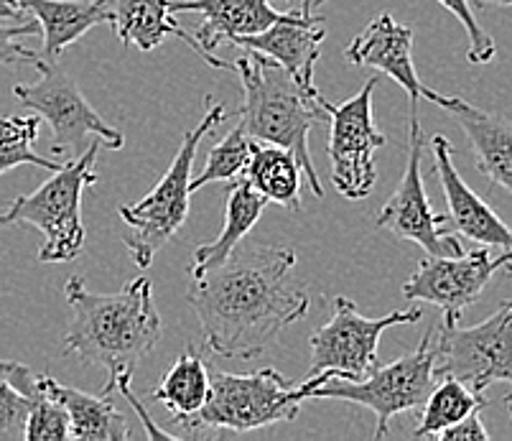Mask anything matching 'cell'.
<instances>
[{"label": "cell", "instance_id": "cell-1", "mask_svg": "<svg viewBox=\"0 0 512 441\" xmlns=\"http://www.w3.org/2000/svg\"><path fill=\"white\" fill-rule=\"evenodd\" d=\"M293 248L240 243L225 263L192 278L186 299L197 311L204 350L253 360L278 334L309 314L311 299L293 281Z\"/></svg>", "mask_w": 512, "mask_h": 441}, {"label": "cell", "instance_id": "cell-2", "mask_svg": "<svg viewBox=\"0 0 512 441\" xmlns=\"http://www.w3.org/2000/svg\"><path fill=\"white\" fill-rule=\"evenodd\" d=\"M72 322L64 337V355L82 365H97L107 373L105 396L115 391L123 375H133L138 362L161 340V314L153 301L151 278L128 281L113 294H97L72 276L64 286Z\"/></svg>", "mask_w": 512, "mask_h": 441}, {"label": "cell", "instance_id": "cell-3", "mask_svg": "<svg viewBox=\"0 0 512 441\" xmlns=\"http://www.w3.org/2000/svg\"><path fill=\"white\" fill-rule=\"evenodd\" d=\"M232 72H237L242 85V108L237 123L253 141L296 153L314 197H324L319 171L309 151L311 128L329 123L327 110L319 102L321 92L309 95L301 90L281 64L258 51H245L242 57H237Z\"/></svg>", "mask_w": 512, "mask_h": 441}, {"label": "cell", "instance_id": "cell-4", "mask_svg": "<svg viewBox=\"0 0 512 441\" xmlns=\"http://www.w3.org/2000/svg\"><path fill=\"white\" fill-rule=\"evenodd\" d=\"M332 375H306L304 383H293L276 368L235 375L225 370L212 373V391L202 411L181 421L192 434H245L273 424H286L299 416L301 401H309L316 385Z\"/></svg>", "mask_w": 512, "mask_h": 441}, {"label": "cell", "instance_id": "cell-5", "mask_svg": "<svg viewBox=\"0 0 512 441\" xmlns=\"http://www.w3.org/2000/svg\"><path fill=\"white\" fill-rule=\"evenodd\" d=\"M100 146V141H92L77 159H69L62 169L51 171L34 194H21L6 212H0V225H31L41 230V263H69L85 250L82 197L97 184Z\"/></svg>", "mask_w": 512, "mask_h": 441}, {"label": "cell", "instance_id": "cell-6", "mask_svg": "<svg viewBox=\"0 0 512 441\" xmlns=\"http://www.w3.org/2000/svg\"><path fill=\"white\" fill-rule=\"evenodd\" d=\"M204 108H207V113H204L202 123L181 138L174 161H171V166L156 187L141 202L123 204L118 210L130 230L123 238L125 248H128L133 263L143 271L151 266L158 250L164 248L171 238H176V232L189 220L197 148L202 138L209 136L227 118L222 102H214L212 97L204 100Z\"/></svg>", "mask_w": 512, "mask_h": 441}, {"label": "cell", "instance_id": "cell-7", "mask_svg": "<svg viewBox=\"0 0 512 441\" xmlns=\"http://www.w3.org/2000/svg\"><path fill=\"white\" fill-rule=\"evenodd\" d=\"M436 380L439 378H436L434 329H431L416 350L398 357L390 365H383V368L377 365L365 378H342V375L332 373L311 391L309 401L337 398V401L370 408L377 419L375 439H385L393 416L421 408L428 393L434 391Z\"/></svg>", "mask_w": 512, "mask_h": 441}, {"label": "cell", "instance_id": "cell-8", "mask_svg": "<svg viewBox=\"0 0 512 441\" xmlns=\"http://www.w3.org/2000/svg\"><path fill=\"white\" fill-rule=\"evenodd\" d=\"M41 72L39 82L16 85L13 95L23 108L34 110L51 128V151L62 159H77L87 148V138H97L110 151H120L125 138L118 128L107 125L102 115L92 108L77 82L51 59L36 64Z\"/></svg>", "mask_w": 512, "mask_h": 441}, {"label": "cell", "instance_id": "cell-9", "mask_svg": "<svg viewBox=\"0 0 512 441\" xmlns=\"http://www.w3.org/2000/svg\"><path fill=\"white\" fill-rule=\"evenodd\" d=\"M436 378L462 380L474 393H484L492 383L512 385V304L474 327L441 322L434 329Z\"/></svg>", "mask_w": 512, "mask_h": 441}, {"label": "cell", "instance_id": "cell-10", "mask_svg": "<svg viewBox=\"0 0 512 441\" xmlns=\"http://www.w3.org/2000/svg\"><path fill=\"white\" fill-rule=\"evenodd\" d=\"M377 77H370L355 97L342 105L319 97L321 108L329 115L327 156L332 164V184L342 197L365 199L375 189L377 169L375 153L385 146V136L377 131L372 115V95Z\"/></svg>", "mask_w": 512, "mask_h": 441}, {"label": "cell", "instance_id": "cell-11", "mask_svg": "<svg viewBox=\"0 0 512 441\" xmlns=\"http://www.w3.org/2000/svg\"><path fill=\"white\" fill-rule=\"evenodd\" d=\"M421 319V309H398L380 319H367L347 296H337L332 319L311 334L309 375L332 370L342 378H365L377 368V345L385 329Z\"/></svg>", "mask_w": 512, "mask_h": 441}, {"label": "cell", "instance_id": "cell-12", "mask_svg": "<svg viewBox=\"0 0 512 441\" xmlns=\"http://www.w3.org/2000/svg\"><path fill=\"white\" fill-rule=\"evenodd\" d=\"M423 146H426L423 125L418 120L416 105H411L406 169H403V176H400L393 197L385 202L383 210L377 212L375 225L390 230L395 238L411 240L418 248L426 250L428 255H462V243L456 240L449 215H439L431 207V202H428L421 174Z\"/></svg>", "mask_w": 512, "mask_h": 441}, {"label": "cell", "instance_id": "cell-13", "mask_svg": "<svg viewBox=\"0 0 512 441\" xmlns=\"http://www.w3.org/2000/svg\"><path fill=\"white\" fill-rule=\"evenodd\" d=\"M512 261V248L492 255L487 245L462 255H428L403 283V296L444 311L446 322H459L467 306L482 296L497 271Z\"/></svg>", "mask_w": 512, "mask_h": 441}, {"label": "cell", "instance_id": "cell-14", "mask_svg": "<svg viewBox=\"0 0 512 441\" xmlns=\"http://www.w3.org/2000/svg\"><path fill=\"white\" fill-rule=\"evenodd\" d=\"M344 57L355 67H370L398 82L411 97V105H418V100H428L451 113L464 102L462 97L441 95L423 85L413 64V29L395 21L390 13H380L375 21L367 23L365 31L357 34L355 41L347 46Z\"/></svg>", "mask_w": 512, "mask_h": 441}, {"label": "cell", "instance_id": "cell-15", "mask_svg": "<svg viewBox=\"0 0 512 441\" xmlns=\"http://www.w3.org/2000/svg\"><path fill=\"white\" fill-rule=\"evenodd\" d=\"M171 11L202 13V26L194 39L199 46V57L214 69H232L230 62L214 57V51L222 44L260 34L288 16V11H276L271 0H171Z\"/></svg>", "mask_w": 512, "mask_h": 441}, {"label": "cell", "instance_id": "cell-16", "mask_svg": "<svg viewBox=\"0 0 512 441\" xmlns=\"http://www.w3.org/2000/svg\"><path fill=\"white\" fill-rule=\"evenodd\" d=\"M431 151H434V171L444 189L446 207H449V222L456 235L487 245V248L510 250L512 230L456 171L454 146L449 143V138L441 133L431 138Z\"/></svg>", "mask_w": 512, "mask_h": 441}, {"label": "cell", "instance_id": "cell-17", "mask_svg": "<svg viewBox=\"0 0 512 441\" xmlns=\"http://www.w3.org/2000/svg\"><path fill=\"white\" fill-rule=\"evenodd\" d=\"M327 39L324 18L301 16V11H288L286 18L273 23L271 29L260 31L253 36H242L232 44L242 51H258L268 59L281 64L291 74L296 85L309 95H319L314 87V69L321 57V44Z\"/></svg>", "mask_w": 512, "mask_h": 441}, {"label": "cell", "instance_id": "cell-18", "mask_svg": "<svg viewBox=\"0 0 512 441\" xmlns=\"http://www.w3.org/2000/svg\"><path fill=\"white\" fill-rule=\"evenodd\" d=\"M16 6L39 23L41 54L51 62L90 29L110 23V0H16Z\"/></svg>", "mask_w": 512, "mask_h": 441}, {"label": "cell", "instance_id": "cell-19", "mask_svg": "<svg viewBox=\"0 0 512 441\" xmlns=\"http://www.w3.org/2000/svg\"><path fill=\"white\" fill-rule=\"evenodd\" d=\"M472 143L477 169L490 179L492 187H502L512 194V123L500 115L484 113L467 100L451 110Z\"/></svg>", "mask_w": 512, "mask_h": 441}, {"label": "cell", "instance_id": "cell-20", "mask_svg": "<svg viewBox=\"0 0 512 441\" xmlns=\"http://www.w3.org/2000/svg\"><path fill=\"white\" fill-rule=\"evenodd\" d=\"M171 13V0H110V26L125 46L153 51L176 36L199 54L197 39L186 34Z\"/></svg>", "mask_w": 512, "mask_h": 441}, {"label": "cell", "instance_id": "cell-21", "mask_svg": "<svg viewBox=\"0 0 512 441\" xmlns=\"http://www.w3.org/2000/svg\"><path fill=\"white\" fill-rule=\"evenodd\" d=\"M265 197H260L245 179L232 181L227 189V204H225V227L212 243L202 245L194 250L192 263H189V276L197 278L207 273L209 268H217L230 258L232 250L245 240L250 230L258 225L260 215L265 210Z\"/></svg>", "mask_w": 512, "mask_h": 441}, {"label": "cell", "instance_id": "cell-22", "mask_svg": "<svg viewBox=\"0 0 512 441\" xmlns=\"http://www.w3.org/2000/svg\"><path fill=\"white\" fill-rule=\"evenodd\" d=\"M46 391L57 398L69 413V429L72 439L77 441H125L130 439V429L125 416L107 401V396H92V393L67 388L57 378L44 375Z\"/></svg>", "mask_w": 512, "mask_h": 441}, {"label": "cell", "instance_id": "cell-23", "mask_svg": "<svg viewBox=\"0 0 512 441\" xmlns=\"http://www.w3.org/2000/svg\"><path fill=\"white\" fill-rule=\"evenodd\" d=\"M301 169L296 153L288 148L255 141L253 156L242 179L265 197V202H276L291 212H301Z\"/></svg>", "mask_w": 512, "mask_h": 441}, {"label": "cell", "instance_id": "cell-24", "mask_svg": "<svg viewBox=\"0 0 512 441\" xmlns=\"http://www.w3.org/2000/svg\"><path fill=\"white\" fill-rule=\"evenodd\" d=\"M209 391H212V373L207 370L199 352L192 347L179 357L164 375L161 385L153 388L151 398L164 403L176 421H186L207 403Z\"/></svg>", "mask_w": 512, "mask_h": 441}, {"label": "cell", "instance_id": "cell-25", "mask_svg": "<svg viewBox=\"0 0 512 441\" xmlns=\"http://www.w3.org/2000/svg\"><path fill=\"white\" fill-rule=\"evenodd\" d=\"M484 406H487L484 393H474L467 383L451 378V375H444V378L436 380L434 391L428 393L421 419H418L413 434L418 439H423V436H434L436 439L441 431L467 419L469 413L482 411Z\"/></svg>", "mask_w": 512, "mask_h": 441}, {"label": "cell", "instance_id": "cell-26", "mask_svg": "<svg viewBox=\"0 0 512 441\" xmlns=\"http://www.w3.org/2000/svg\"><path fill=\"white\" fill-rule=\"evenodd\" d=\"M41 393V375L21 362L0 360V436H21L31 403Z\"/></svg>", "mask_w": 512, "mask_h": 441}, {"label": "cell", "instance_id": "cell-27", "mask_svg": "<svg viewBox=\"0 0 512 441\" xmlns=\"http://www.w3.org/2000/svg\"><path fill=\"white\" fill-rule=\"evenodd\" d=\"M41 115H8L0 118V174L16 169V166H39L46 171H59L62 161L46 159L34 151L39 138Z\"/></svg>", "mask_w": 512, "mask_h": 441}, {"label": "cell", "instance_id": "cell-28", "mask_svg": "<svg viewBox=\"0 0 512 441\" xmlns=\"http://www.w3.org/2000/svg\"><path fill=\"white\" fill-rule=\"evenodd\" d=\"M253 148L255 141L237 123L220 143H214L202 174L192 176V192L207 187V184H214V181H227V184H232V181L242 179V174L248 169L250 156H253Z\"/></svg>", "mask_w": 512, "mask_h": 441}, {"label": "cell", "instance_id": "cell-29", "mask_svg": "<svg viewBox=\"0 0 512 441\" xmlns=\"http://www.w3.org/2000/svg\"><path fill=\"white\" fill-rule=\"evenodd\" d=\"M23 439L26 441H67L72 439V429H69V413L57 398L46 391L44 375H41V393L34 398L26 419V429H23Z\"/></svg>", "mask_w": 512, "mask_h": 441}, {"label": "cell", "instance_id": "cell-30", "mask_svg": "<svg viewBox=\"0 0 512 441\" xmlns=\"http://www.w3.org/2000/svg\"><path fill=\"white\" fill-rule=\"evenodd\" d=\"M441 6L446 8L449 13H454L456 21L462 23L464 31L469 36V51L467 59L472 64H490L497 54V44L487 31L482 29V23L477 21L474 16V6L472 0H436Z\"/></svg>", "mask_w": 512, "mask_h": 441}, {"label": "cell", "instance_id": "cell-31", "mask_svg": "<svg viewBox=\"0 0 512 441\" xmlns=\"http://www.w3.org/2000/svg\"><path fill=\"white\" fill-rule=\"evenodd\" d=\"M39 23L23 21V23H8V18H0V64H39L41 57L36 51L26 49L18 44V36L39 34Z\"/></svg>", "mask_w": 512, "mask_h": 441}, {"label": "cell", "instance_id": "cell-32", "mask_svg": "<svg viewBox=\"0 0 512 441\" xmlns=\"http://www.w3.org/2000/svg\"><path fill=\"white\" fill-rule=\"evenodd\" d=\"M436 439L441 441H487L490 439V431L484 429L482 424V411L469 413L467 419H462L459 424L449 426V429L441 431Z\"/></svg>", "mask_w": 512, "mask_h": 441}, {"label": "cell", "instance_id": "cell-33", "mask_svg": "<svg viewBox=\"0 0 512 441\" xmlns=\"http://www.w3.org/2000/svg\"><path fill=\"white\" fill-rule=\"evenodd\" d=\"M130 383H133V375H123V378L118 380V385H115V391H118L120 396H123L125 401H128L130 406H133V411H136L138 416H141V424H143V429H146V434L151 436V439H174V434H171V431L158 429V426L153 424V419L146 413V408H143L141 398H138L136 393H133Z\"/></svg>", "mask_w": 512, "mask_h": 441}, {"label": "cell", "instance_id": "cell-34", "mask_svg": "<svg viewBox=\"0 0 512 441\" xmlns=\"http://www.w3.org/2000/svg\"><path fill=\"white\" fill-rule=\"evenodd\" d=\"M18 16H23V11L16 6V0H0V18H18Z\"/></svg>", "mask_w": 512, "mask_h": 441}, {"label": "cell", "instance_id": "cell-35", "mask_svg": "<svg viewBox=\"0 0 512 441\" xmlns=\"http://www.w3.org/2000/svg\"><path fill=\"white\" fill-rule=\"evenodd\" d=\"M474 8H512V0H472Z\"/></svg>", "mask_w": 512, "mask_h": 441}, {"label": "cell", "instance_id": "cell-36", "mask_svg": "<svg viewBox=\"0 0 512 441\" xmlns=\"http://www.w3.org/2000/svg\"><path fill=\"white\" fill-rule=\"evenodd\" d=\"M293 3H299L301 16H314V11L324 3V0H293Z\"/></svg>", "mask_w": 512, "mask_h": 441}, {"label": "cell", "instance_id": "cell-37", "mask_svg": "<svg viewBox=\"0 0 512 441\" xmlns=\"http://www.w3.org/2000/svg\"><path fill=\"white\" fill-rule=\"evenodd\" d=\"M505 401H507V408H510V416H512V396H507Z\"/></svg>", "mask_w": 512, "mask_h": 441}, {"label": "cell", "instance_id": "cell-38", "mask_svg": "<svg viewBox=\"0 0 512 441\" xmlns=\"http://www.w3.org/2000/svg\"><path fill=\"white\" fill-rule=\"evenodd\" d=\"M505 271H507V273H510V276H512V261H510V263H507V266H505Z\"/></svg>", "mask_w": 512, "mask_h": 441}]
</instances>
